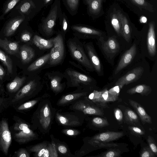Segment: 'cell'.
Returning <instances> with one entry per match:
<instances>
[{
    "instance_id": "26",
    "label": "cell",
    "mask_w": 157,
    "mask_h": 157,
    "mask_svg": "<svg viewBox=\"0 0 157 157\" xmlns=\"http://www.w3.org/2000/svg\"><path fill=\"white\" fill-rule=\"evenodd\" d=\"M111 23L117 34L121 35V22L118 10L113 13L111 15Z\"/></svg>"
},
{
    "instance_id": "37",
    "label": "cell",
    "mask_w": 157,
    "mask_h": 157,
    "mask_svg": "<svg viewBox=\"0 0 157 157\" xmlns=\"http://www.w3.org/2000/svg\"><path fill=\"white\" fill-rule=\"evenodd\" d=\"M120 151L116 149H110L102 154L96 156L101 157H117L120 156Z\"/></svg>"
},
{
    "instance_id": "20",
    "label": "cell",
    "mask_w": 157,
    "mask_h": 157,
    "mask_svg": "<svg viewBox=\"0 0 157 157\" xmlns=\"http://www.w3.org/2000/svg\"><path fill=\"white\" fill-rule=\"evenodd\" d=\"M34 44L40 49H46L52 48L53 45L52 39L46 40L36 35L33 40Z\"/></svg>"
},
{
    "instance_id": "22",
    "label": "cell",
    "mask_w": 157,
    "mask_h": 157,
    "mask_svg": "<svg viewBox=\"0 0 157 157\" xmlns=\"http://www.w3.org/2000/svg\"><path fill=\"white\" fill-rule=\"evenodd\" d=\"M151 91V89L149 86L146 84H141L128 89L127 90V93L131 95L138 93L142 96H147Z\"/></svg>"
},
{
    "instance_id": "24",
    "label": "cell",
    "mask_w": 157,
    "mask_h": 157,
    "mask_svg": "<svg viewBox=\"0 0 157 157\" xmlns=\"http://www.w3.org/2000/svg\"><path fill=\"white\" fill-rule=\"evenodd\" d=\"M50 56V52L38 58L28 67L27 70L29 71H33L40 68L48 62Z\"/></svg>"
},
{
    "instance_id": "14",
    "label": "cell",
    "mask_w": 157,
    "mask_h": 157,
    "mask_svg": "<svg viewBox=\"0 0 157 157\" xmlns=\"http://www.w3.org/2000/svg\"><path fill=\"white\" fill-rule=\"evenodd\" d=\"M24 20V18L22 17H17L10 20L5 28L4 31L5 36L8 37L13 35Z\"/></svg>"
},
{
    "instance_id": "36",
    "label": "cell",
    "mask_w": 157,
    "mask_h": 157,
    "mask_svg": "<svg viewBox=\"0 0 157 157\" xmlns=\"http://www.w3.org/2000/svg\"><path fill=\"white\" fill-rule=\"evenodd\" d=\"M92 122L94 126L98 127H103L109 125V123L106 120L99 117L93 118Z\"/></svg>"
},
{
    "instance_id": "2",
    "label": "cell",
    "mask_w": 157,
    "mask_h": 157,
    "mask_svg": "<svg viewBox=\"0 0 157 157\" xmlns=\"http://www.w3.org/2000/svg\"><path fill=\"white\" fill-rule=\"evenodd\" d=\"M67 46L73 59L88 70L94 71L93 67L86 54L83 45L77 38L69 39Z\"/></svg>"
},
{
    "instance_id": "48",
    "label": "cell",
    "mask_w": 157,
    "mask_h": 157,
    "mask_svg": "<svg viewBox=\"0 0 157 157\" xmlns=\"http://www.w3.org/2000/svg\"><path fill=\"white\" fill-rule=\"evenodd\" d=\"M79 0H67L68 6L71 10H75L77 7Z\"/></svg>"
},
{
    "instance_id": "3",
    "label": "cell",
    "mask_w": 157,
    "mask_h": 157,
    "mask_svg": "<svg viewBox=\"0 0 157 157\" xmlns=\"http://www.w3.org/2000/svg\"><path fill=\"white\" fill-rule=\"evenodd\" d=\"M52 40L53 45L50 52L48 63L51 65L54 66L62 61L65 55V48L63 38L61 34L52 38Z\"/></svg>"
},
{
    "instance_id": "51",
    "label": "cell",
    "mask_w": 157,
    "mask_h": 157,
    "mask_svg": "<svg viewBox=\"0 0 157 157\" xmlns=\"http://www.w3.org/2000/svg\"><path fill=\"white\" fill-rule=\"evenodd\" d=\"M31 6V5L30 3L28 2H25L21 6L20 10L22 13H26L29 10Z\"/></svg>"
},
{
    "instance_id": "15",
    "label": "cell",
    "mask_w": 157,
    "mask_h": 157,
    "mask_svg": "<svg viewBox=\"0 0 157 157\" xmlns=\"http://www.w3.org/2000/svg\"><path fill=\"white\" fill-rule=\"evenodd\" d=\"M40 122L42 127L47 129L51 121V112L48 104H45L41 109L39 116Z\"/></svg>"
},
{
    "instance_id": "46",
    "label": "cell",
    "mask_w": 157,
    "mask_h": 157,
    "mask_svg": "<svg viewBox=\"0 0 157 157\" xmlns=\"http://www.w3.org/2000/svg\"><path fill=\"white\" fill-rule=\"evenodd\" d=\"M121 89L120 86L116 85L108 90V92L112 96L118 98Z\"/></svg>"
},
{
    "instance_id": "21",
    "label": "cell",
    "mask_w": 157,
    "mask_h": 157,
    "mask_svg": "<svg viewBox=\"0 0 157 157\" xmlns=\"http://www.w3.org/2000/svg\"><path fill=\"white\" fill-rule=\"evenodd\" d=\"M103 48L106 52L111 54L117 52L120 48L118 43L116 39L113 37H109L105 42Z\"/></svg>"
},
{
    "instance_id": "44",
    "label": "cell",
    "mask_w": 157,
    "mask_h": 157,
    "mask_svg": "<svg viewBox=\"0 0 157 157\" xmlns=\"http://www.w3.org/2000/svg\"><path fill=\"white\" fill-rule=\"evenodd\" d=\"M9 106L8 98L0 97V114Z\"/></svg>"
},
{
    "instance_id": "27",
    "label": "cell",
    "mask_w": 157,
    "mask_h": 157,
    "mask_svg": "<svg viewBox=\"0 0 157 157\" xmlns=\"http://www.w3.org/2000/svg\"><path fill=\"white\" fill-rule=\"evenodd\" d=\"M103 0H86L90 12L94 14H98L101 9Z\"/></svg>"
},
{
    "instance_id": "12",
    "label": "cell",
    "mask_w": 157,
    "mask_h": 157,
    "mask_svg": "<svg viewBox=\"0 0 157 157\" xmlns=\"http://www.w3.org/2000/svg\"><path fill=\"white\" fill-rule=\"evenodd\" d=\"M73 108L86 114L102 115L104 114L103 111L98 108L90 106L81 101L77 102L74 105Z\"/></svg>"
},
{
    "instance_id": "47",
    "label": "cell",
    "mask_w": 157,
    "mask_h": 157,
    "mask_svg": "<svg viewBox=\"0 0 157 157\" xmlns=\"http://www.w3.org/2000/svg\"><path fill=\"white\" fill-rule=\"evenodd\" d=\"M63 132L64 134L69 136H75L80 134V132L77 130L68 129L63 130Z\"/></svg>"
},
{
    "instance_id": "40",
    "label": "cell",
    "mask_w": 157,
    "mask_h": 157,
    "mask_svg": "<svg viewBox=\"0 0 157 157\" xmlns=\"http://www.w3.org/2000/svg\"><path fill=\"white\" fill-rule=\"evenodd\" d=\"M101 95L104 101L106 103L109 101H115L117 98L115 97L110 94L106 89L102 91Z\"/></svg>"
},
{
    "instance_id": "35",
    "label": "cell",
    "mask_w": 157,
    "mask_h": 157,
    "mask_svg": "<svg viewBox=\"0 0 157 157\" xmlns=\"http://www.w3.org/2000/svg\"><path fill=\"white\" fill-rule=\"evenodd\" d=\"M133 3L137 6L141 7L151 12L154 10L152 6L148 3L145 0H130Z\"/></svg>"
},
{
    "instance_id": "30",
    "label": "cell",
    "mask_w": 157,
    "mask_h": 157,
    "mask_svg": "<svg viewBox=\"0 0 157 157\" xmlns=\"http://www.w3.org/2000/svg\"><path fill=\"white\" fill-rule=\"evenodd\" d=\"M86 92H81L68 94L63 96L59 101V105H63L76 100L86 94Z\"/></svg>"
},
{
    "instance_id": "57",
    "label": "cell",
    "mask_w": 157,
    "mask_h": 157,
    "mask_svg": "<svg viewBox=\"0 0 157 157\" xmlns=\"http://www.w3.org/2000/svg\"><path fill=\"white\" fill-rule=\"evenodd\" d=\"M51 0H45V2L46 3H48Z\"/></svg>"
},
{
    "instance_id": "58",
    "label": "cell",
    "mask_w": 157,
    "mask_h": 157,
    "mask_svg": "<svg viewBox=\"0 0 157 157\" xmlns=\"http://www.w3.org/2000/svg\"><path fill=\"white\" fill-rule=\"evenodd\" d=\"M1 90H0V94H1Z\"/></svg>"
},
{
    "instance_id": "50",
    "label": "cell",
    "mask_w": 157,
    "mask_h": 157,
    "mask_svg": "<svg viewBox=\"0 0 157 157\" xmlns=\"http://www.w3.org/2000/svg\"><path fill=\"white\" fill-rule=\"evenodd\" d=\"M114 114L116 119L119 122H121L123 119V115L121 110L118 108L114 110Z\"/></svg>"
},
{
    "instance_id": "4",
    "label": "cell",
    "mask_w": 157,
    "mask_h": 157,
    "mask_svg": "<svg viewBox=\"0 0 157 157\" xmlns=\"http://www.w3.org/2000/svg\"><path fill=\"white\" fill-rule=\"evenodd\" d=\"M64 75L67 84L71 87H80L89 85L93 81L92 78L87 75L71 68L66 69Z\"/></svg>"
},
{
    "instance_id": "23",
    "label": "cell",
    "mask_w": 157,
    "mask_h": 157,
    "mask_svg": "<svg viewBox=\"0 0 157 157\" xmlns=\"http://www.w3.org/2000/svg\"><path fill=\"white\" fill-rule=\"evenodd\" d=\"M72 29L76 33L80 34V36L83 35H96L101 36V33L99 31L95 29L86 27L73 26Z\"/></svg>"
},
{
    "instance_id": "41",
    "label": "cell",
    "mask_w": 157,
    "mask_h": 157,
    "mask_svg": "<svg viewBox=\"0 0 157 157\" xmlns=\"http://www.w3.org/2000/svg\"><path fill=\"white\" fill-rule=\"evenodd\" d=\"M20 0H10L6 4L4 10V14H6L12 9Z\"/></svg>"
},
{
    "instance_id": "6",
    "label": "cell",
    "mask_w": 157,
    "mask_h": 157,
    "mask_svg": "<svg viewBox=\"0 0 157 157\" xmlns=\"http://www.w3.org/2000/svg\"><path fill=\"white\" fill-rule=\"evenodd\" d=\"M144 71L143 67H136L118 79L115 85L120 86L122 88L124 85H128L138 80L142 75Z\"/></svg>"
},
{
    "instance_id": "42",
    "label": "cell",
    "mask_w": 157,
    "mask_h": 157,
    "mask_svg": "<svg viewBox=\"0 0 157 157\" xmlns=\"http://www.w3.org/2000/svg\"><path fill=\"white\" fill-rule=\"evenodd\" d=\"M141 157H154L155 155L149 147H145L143 148L140 154Z\"/></svg>"
},
{
    "instance_id": "19",
    "label": "cell",
    "mask_w": 157,
    "mask_h": 157,
    "mask_svg": "<svg viewBox=\"0 0 157 157\" xmlns=\"http://www.w3.org/2000/svg\"><path fill=\"white\" fill-rule=\"evenodd\" d=\"M20 54L22 62L28 63L34 58L35 52L31 47L26 45H23L20 48Z\"/></svg>"
},
{
    "instance_id": "5",
    "label": "cell",
    "mask_w": 157,
    "mask_h": 157,
    "mask_svg": "<svg viewBox=\"0 0 157 157\" xmlns=\"http://www.w3.org/2000/svg\"><path fill=\"white\" fill-rule=\"evenodd\" d=\"M12 139L8 119L2 117L0 120V150L6 156L8 155Z\"/></svg>"
},
{
    "instance_id": "53",
    "label": "cell",
    "mask_w": 157,
    "mask_h": 157,
    "mask_svg": "<svg viewBox=\"0 0 157 157\" xmlns=\"http://www.w3.org/2000/svg\"><path fill=\"white\" fill-rule=\"evenodd\" d=\"M58 151L61 153L64 154L67 152V149L64 145H60L58 147Z\"/></svg>"
},
{
    "instance_id": "39",
    "label": "cell",
    "mask_w": 157,
    "mask_h": 157,
    "mask_svg": "<svg viewBox=\"0 0 157 157\" xmlns=\"http://www.w3.org/2000/svg\"><path fill=\"white\" fill-rule=\"evenodd\" d=\"M30 155L27 150L24 148H21L15 151L12 157H29Z\"/></svg>"
},
{
    "instance_id": "10",
    "label": "cell",
    "mask_w": 157,
    "mask_h": 157,
    "mask_svg": "<svg viewBox=\"0 0 157 157\" xmlns=\"http://www.w3.org/2000/svg\"><path fill=\"white\" fill-rule=\"evenodd\" d=\"M83 45L93 67L98 74L101 73V63L94 49L90 43Z\"/></svg>"
},
{
    "instance_id": "49",
    "label": "cell",
    "mask_w": 157,
    "mask_h": 157,
    "mask_svg": "<svg viewBox=\"0 0 157 157\" xmlns=\"http://www.w3.org/2000/svg\"><path fill=\"white\" fill-rule=\"evenodd\" d=\"M128 128L131 131L137 135H142L144 134V132L138 127L129 126Z\"/></svg>"
},
{
    "instance_id": "1",
    "label": "cell",
    "mask_w": 157,
    "mask_h": 157,
    "mask_svg": "<svg viewBox=\"0 0 157 157\" xmlns=\"http://www.w3.org/2000/svg\"><path fill=\"white\" fill-rule=\"evenodd\" d=\"M13 119L15 122L9 128L12 138L15 141L21 145L36 139V134L25 120L16 115L13 116Z\"/></svg>"
},
{
    "instance_id": "32",
    "label": "cell",
    "mask_w": 157,
    "mask_h": 157,
    "mask_svg": "<svg viewBox=\"0 0 157 157\" xmlns=\"http://www.w3.org/2000/svg\"><path fill=\"white\" fill-rule=\"evenodd\" d=\"M0 60L6 66L10 74L13 72V62L10 58L5 53L0 49Z\"/></svg>"
},
{
    "instance_id": "16",
    "label": "cell",
    "mask_w": 157,
    "mask_h": 157,
    "mask_svg": "<svg viewBox=\"0 0 157 157\" xmlns=\"http://www.w3.org/2000/svg\"><path fill=\"white\" fill-rule=\"evenodd\" d=\"M0 47L11 55H14L19 52V45L16 42H12L5 38H0Z\"/></svg>"
},
{
    "instance_id": "34",
    "label": "cell",
    "mask_w": 157,
    "mask_h": 157,
    "mask_svg": "<svg viewBox=\"0 0 157 157\" xmlns=\"http://www.w3.org/2000/svg\"><path fill=\"white\" fill-rule=\"evenodd\" d=\"M125 118L130 123L134 124L138 122V117L136 113L130 109H126L124 113Z\"/></svg>"
},
{
    "instance_id": "33",
    "label": "cell",
    "mask_w": 157,
    "mask_h": 157,
    "mask_svg": "<svg viewBox=\"0 0 157 157\" xmlns=\"http://www.w3.org/2000/svg\"><path fill=\"white\" fill-rule=\"evenodd\" d=\"M57 119L62 124L66 126H75L79 124L77 121L69 119L66 117L57 113L56 114Z\"/></svg>"
},
{
    "instance_id": "45",
    "label": "cell",
    "mask_w": 157,
    "mask_h": 157,
    "mask_svg": "<svg viewBox=\"0 0 157 157\" xmlns=\"http://www.w3.org/2000/svg\"><path fill=\"white\" fill-rule=\"evenodd\" d=\"M50 157H57L58 154L57 151L56 146L54 143L49 144L48 145Z\"/></svg>"
},
{
    "instance_id": "25",
    "label": "cell",
    "mask_w": 157,
    "mask_h": 157,
    "mask_svg": "<svg viewBox=\"0 0 157 157\" xmlns=\"http://www.w3.org/2000/svg\"><path fill=\"white\" fill-rule=\"evenodd\" d=\"M29 152L35 153L36 156L42 157L45 150L48 148V146L45 143L39 144L27 147Z\"/></svg>"
},
{
    "instance_id": "13",
    "label": "cell",
    "mask_w": 157,
    "mask_h": 157,
    "mask_svg": "<svg viewBox=\"0 0 157 157\" xmlns=\"http://www.w3.org/2000/svg\"><path fill=\"white\" fill-rule=\"evenodd\" d=\"M129 102L130 105L136 111L143 123L151 124L152 120L151 117L148 114L144 108L138 103L132 100L129 99Z\"/></svg>"
},
{
    "instance_id": "29",
    "label": "cell",
    "mask_w": 157,
    "mask_h": 157,
    "mask_svg": "<svg viewBox=\"0 0 157 157\" xmlns=\"http://www.w3.org/2000/svg\"><path fill=\"white\" fill-rule=\"evenodd\" d=\"M38 101V100H33L12 107L16 111L24 113L25 111L33 107Z\"/></svg>"
},
{
    "instance_id": "31",
    "label": "cell",
    "mask_w": 157,
    "mask_h": 157,
    "mask_svg": "<svg viewBox=\"0 0 157 157\" xmlns=\"http://www.w3.org/2000/svg\"><path fill=\"white\" fill-rule=\"evenodd\" d=\"M102 91H98L94 90L90 94L88 99L90 101L102 106H105V103L103 100L102 97Z\"/></svg>"
},
{
    "instance_id": "56",
    "label": "cell",
    "mask_w": 157,
    "mask_h": 157,
    "mask_svg": "<svg viewBox=\"0 0 157 157\" xmlns=\"http://www.w3.org/2000/svg\"><path fill=\"white\" fill-rule=\"evenodd\" d=\"M147 21V19L145 16H142L140 17V22L141 23H146Z\"/></svg>"
},
{
    "instance_id": "38",
    "label": "cell",
    "mask_w": 157,
    "mask_h": 157,
    "mask_svg": "<svg viewBox=\"0 0 157 157\" xmlns=\"http://www.w3.org/2000/svg\"><path fill=\"white\" fill-rule=\"evenodd\" d=\"M89 143L94 147H116L118 145L116 144L107 143L106 142H102L95 140H90Z\"/></svg>"
},
{
    "instance_id": "43",
    "label": "cell",
    "mask_w": 157,
    "mask_h": 157,
    "mask_svg": "<svg viewBox=\"0 0 157 157\" xmlns=\"http://www.w3.org/2000/svg\"><path fill=\"white\" fill-rule=\"evenodd\" d=\"M147 141L149 145V147L152 151L156 155H157V148L155 142L152 137L150 136L147 137Z\"/></svg>"
},
{
    "instance_id": "7",
    "label": "cell",
    "mask_w": 157,
    "mask_h": 157,
    "mask_svg": "<svg viewBox=\"0 0 157 157\" xmlns=\"http://www.w3.org/2000/svg\"><path fill=\"white\" fill-rule=\"evenodd\" d=\"M136 52V46L134 44L121 57L115 70V75L118 73L121 70L131 63L135 56Z\"/></svg>"
},
{
    "instance_id": "54",
    "label": "cell",
    "mask_w": 157,
    "mask_h": 157,
    "mask_svg": "<svg viewBox=\"0 0 157 157\" xmlns=\"http://www.w3.org/2000/svg\"><path fill=\"white\" fill-rule=\"evenodd\" d=\"M5 74L6 72L4 69L0 65V79L1 80L3 79Z\"/></svg>"
},
{
    "instance_id": "17",
    "label": "cell",
    "mask_w": 157,
    "mask_h": 157,
    "mask_svg": "<svg viewBox=\"0 0 157 157\" xmlns=\"http://www.w3.org/2000/svg\"><path fill=\"white\" fill-rule=\"evenodd\" d=\"M121 22V32L124 39L128 42L131 38V31L128 20L120 11L118 10Z\"/></svg>"
},
{
    "instance_id": "11",
    "label": "cell",
    "mask_w": 157,
    "mask_h": 157,
    "mask_svg": "<svg viewBox=\"0 0 157 157\" xmlns=\"http://www.w3.org/2000/svg\"><path fill=\"white\" fill-rule=\"evenodd\" d=\"M123 135L124 133L121 132H107L95 135L90 140L107 143L116 140L121 138Z\"/></svg>"
},
{
    "instance_id": "52",
    "label": "cell",
    "mask_w": 157,
    "mask_h": 157,
    "mask_svg": "<svg viewBox=\"0 0 157 157\" xmlns=\"http://www.w3.org/2000/svg\"><path fill=\"white\" fill-rule=\"evenodd\" d=\"M31 36L30 33L27 32L23 33L21 36V40L24 42H26L30 40Z\"/></svg>"
},
{
    "instance_id": "8",
    "label": "cell",
    "mask_w": 157,
    "mask_h": 157,
    "mask_svg": "<svg viewBox=\"0 0 157 157\" xmlns=\"http://www.w3.org/2000/svg\"><path fill=\"white\" fill-rule=\"evenodd\" d=\"M57 5H55L44 22L42 28L47 35H50L53 33V28L57 17Z\"/></svg>"
},
{
    "instance_id": "18",
    "label": "cell",
    "mask_w": 157,
    "mask_h": 157,
    "mask_svg": "<svg viewBox=\"0 0 157 157\" xmlns=\"http://www.w3.org/2000/svg\"><path fill=\"white\" fill-rule=\"evenodd\" d=\"M26 80V77L16 76L6 86L7 91L10 94H15L20 89Z\"/></svg>"
},
{
    "instance_id": "55",
    "label": "cell",
    "mask_w": 157,
    "mask_h": 157,
    "mask_svg": "<svg viewBox=\"0 0 157 157\" xmlns=\"http://www.w3.org/2000/svg\"><path fill=\"white\" fill-rule=\"evenodd\" d=\"M67 28V21L65 18H64L63 21V30L65 32Z\"/></svg>"
},
{
    "instance_id": "9",
    "label": "cell",
    "mask_w": 157,
    "mask_h": 157,
    "mask_svg": "<svg viewBox=\"0 0 157 157\" xmlns=\"http://www.w3.org/2000/svg\"><path fill=\"white\" fill-rule=\"evenodd\" d=\"M147 48L149 55L153 57L156 53L155 23L151 21L149 24V29L147 37Z\"/></svg>"
},
{
    "instance_id": "28",
    "label": "cell",
    "mask_w": 157,
    "mask_h": 157,
    "mask_svg": "<svg viewBox=\"0 0 157 157\" xmlns=\"http://www.w3.org/2000/svg\"><path fill=\"white\" fill-rule=\"evenodd\" d=\"M51 87L52 90L56 93L60 92L63 89L62 84L61 83V77L56 75L49 77Z\"/></svg>"
}]
</instances>
